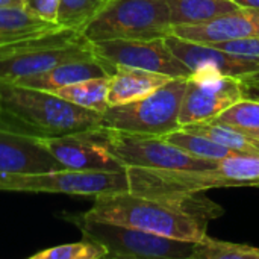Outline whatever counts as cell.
Wrapping results in <instances>:
<instances>
[{
  "label": "cell",
  "instance_id": "1",
  "mask_svg": "<svg viewBox=\"0 0 259 259\" xmlns=\"http://www.w3.org/2000/svg\"><path fill=\"white\" fill-rule=\"evenodd\" d=\"M225 209L203 191L168 196H141L131 191L102 194L87 217L137 228L146 232L199 243L208 234V223Z\"/></svg>",
  "mask_w": 259,
  "mask_h": 259
},
{
  "label": "cell",
  "instance_id": "2",
  "mask_svg": "<svg viewBox=\"0 0 259 259\" xmlns=\"http://www.w3.org/2000/svg\"><path fill=\"white\" fill-rule=\"evenodd\" d=\"M102 126V112L53 93L0 80V129L36 140L88 132Z\"/></svg>",
  "mask_w": 259,
  "mask_h": 259
},
{
  "label": "cell",
  "instance_id": "3",
  "mask_svg": "<svg viewBox=\"0 0 259 259\" xmlns=\"http://www.w3.org/2000/svg\"><path fill=\"white\" fill-rule=\"evenodd\" d=\"M96 58L93 42L74 29H59L46 35L0 46V80L14 82L42 73L58 64Z\"/></svg>",
  "mask_w": 259,
  "mask_h": 259
},
{
  "label": "cell",
  "instance_id": "4",
  "mask_svg": "<svg viewBox=\"0 0 259 259\" xmlns=\"http://www.w3.org/2000/svg\"><path fill=\"white\" fill-rule=\"evenodd\" d=\"M91 41L161 39L173 33L167 0H109L82 29Z\"/></svg>",
  "mask_w": 259,
  "mask_h": 259
},
{
  "label": "cell",
  "instance_id": "5",
  "mask_svg": "<svg viewBox=\"0 0 259 259\" xmlns=\"http://www.w3.org/2000/svg\"><path fill=\"white\" fill-rule=\"evenodd\" d=\"M83 238L103 246L108 258L193 259L196 243L176 240L137 228L90 219L85 214L71 217Z\"/></svg>",
  "mask_w": 259,
  "mask_h": 259
},
{
  "label": "cell",
  "instance_id": "6",
  "mask_svg": "<svg viewBox=\"0 0 259 259\" xmlns=\"http://www.w3.org/2000/svg\"><path fill=\"white\" fill-rule=\"evenodd\" d=\"M188 79L173 77L140 100L109 106L102 114V126L127 134L153 137H164L179 129V111Z\"/></svg>",
  "mask_w": 259,
  "mask_h": 259
},
{
  "label": "cell",
  "instance_id": "7",
  "mask_svg": "<svg viewBox=\"0 0 259 259\" xmlns=\"http://www.w3.org/2000/svg\"><path fill=\"white\" fill-rule=\"evenodd\" d=\"M90 134L124 167L150 170H211L217 167V161L191 156L162 137L127 134L103 126Z\"/></svg>",
  "mask_w": 259,
  "mask_h": 259
},
{
  "label": "cell",
  "instance_id": "8",
  "mask_svg": "<svg viewBox=\"0 0 259 259\" xmlns=\"http://www.w3.org/2000/svg\"><path fill=\"white\" fill-rule=\"evenodd\" d=\"M0 191L21 193H56L83 197H97L129 191L126 170L118 171H83V170H53L29 175H2Z\"/></svg>",
  "mask_w": 259,
  "mask_h": 259
},
{
  "label": "cell",
  "instance_id": "9",
  "mask_svg": "<svg viewBox=\"0 0 259 259\" xmlns=\"http://www.w3.org/2000/svg\"><path fill=\"white\" fill-rule=\"evenodd\" d=\"M249 87L214 68H199L188 79L179 111V124L187 126L197 121L215 118L234 103L243 100Z\"/></svg>",
  "mask_w": 259,
  "mask_h": 259
},
{
  "label": "cell",
  "instance_id": "10",
  "mask_svg": "<svg viewBox=\"0 0 259 259\" xmlns=\"http://www.w3.org/2000/svg\"><path fill=\"white\" fill-rule=\"evenodd\" d=\"M94 55L114 73L115 67L143 68L170 77H191L193 71L161 39H111L93 42Z\"/></svg>",
  "mask_w": 259,
  "mask_h": 259
},
{
  "label": "cell",
  "instance_id": "11",
  "mask_svg": "<svg viewBox=\"0 0 259 259\" xmlns=\"http://www.w3.org/2000/svg\"><path fill=\"white\" fill-rule=\"evenodd\" d=\"M171 52L194 73L199 68H214L225 76L244 82L249 88H259V56L229 53L206 44L190 42L175 35L165 38Z\"/></svg>",
  "mask_w": 259,
  "mask_h": 259
},
{
  "label": "cell",
  "instance_id": "12",
  "mask_svg": "<svg viewBox=\"0 0 259 259\" xmlns=\"http://www.w3.org/2000/svg\"><path fill=\"white\" fill-rule=\"evenodd\" d=\"M41 144L68 170L118 171L126 167L91 134L80 132L39 140Z\"/></svg>",
  "mask_w": 259,
  "mask_h": 259
},
{
  "label": "cell",
  "instance_id": "13",
  "mask_svg": "<svg viewBox=\"0 0 259 259\" xmlns=\"http://www.w3.org/2000/svg\"><path fill=\"white\" fill-rule=\"evenodd\" d=\"M171 35L197 44L255 38L259 36V8H238L208 21L178 24Z\"/></svg>",
  "mask_w": 259,
  "mask_h": 259
},
{
  "label": "cell",
  "instance_id": "14",
  "mask_svg": "<svg viewBox=\"0 0 259 259\" xmlns=\"http://www.w3.org/2000/svg\"><path fill=\"white\" fill-rule=\"evenodd\" d=\"M65 168L39 140L0 129V173L29 175Z\"/></svg>",
  "mask_w": 259,
  "mask_h": 259
},
{
  "label": "cell",
  "instance_id": "15",
  "mask_svg": "<svg viewBox=\"0 0 259 259\" xmlns=\"http://www.w3.org/2000/svg\"><path fill=\"white\" fill-rule=\"evenodd\" d=\"M111 74H112L111 70L96 56L93 59L62 62L42 73L17 79L14 80V83L53 93L59 88H64L67 85H71L85 79L103 77V76H111Z\"/></svg>",
  "mask_w": 259,
  "mask_h": 259
},
{
  "label": "cell",
  "instance_id": "16",
  "mask_svg": "<svg viewBox=\"0 0 259 259\" xmlns=\"http://www.w3.org/2000/svg\"><path fill=\"white\" fill-rule=\"evenodd\" d=\"M171 79L173 77L167 74H161L143 68L118 65L111 74L108 103L109 106H115V105H124L140 100L152 94L153 91H156Z\"/></svg>",
  "mask_w": 259,
  "mask_h": 259
},
{
  "label": "cell",
  "instance_id": "17",
  "mask_svg": "<svg viewBox=\"0 0 259 259\" xmlns=\"http://www.w3.org/2000/svg\"><path fill=\"white\" fill-rule=\"evenodd\" d=\"M65 29L27 12L23 6H0V46Z\"/></svg>",
  "mask_w": 259,
  "mask_h": 259
},
{
  "label": "cell",
  "instance_id": "18",
  "mask_svg": "<svg viewBox=\"0 0 259 259\" xmlns=\"http://www.w3.org/2000/svg\"><path fill=\"white\" fill-rule=\"evenodd\" d=\"M167 3L173 26L208 21L240 8L232 0H167Z\"/></svg>",
  "mask_w": 259,
  "mask_h": 259
},
{
  "label": "cell",
  "instance_id": "19",
  "mask_svg": "<svg viewBox=\"0 0 259 259\" xmlns=\"http://www.w3.org/2000/svg\"><path fill=\"white\" fill-rule=\"evenodd\" d=\"M182 127L185 131H190L194 134H202L237 153H256L259 155V140L250 137L244 131H240L237 127H232L229 124L217 121L215 118L191 123V124H187Z\"/></svg>",
  "mask_w": 259,
  "mask_h": 259
},
{
  "label": "cell",
  "instance_id": "20",
  "mask_svg": "<svg viewBox=\"0 0 259 259\" xmlns=\"http://www.w3.org/2000/svg\"><path fill=\"white\" fill-rule=\"evenodd\" d=\"M111 76L103 77H91L85 79L64 88L53 91V94L91 111L105 112L109 108L108 103V91H109Z\"/></svg>",
  "mask_w": 259,
  "mask_h": 259
},
{
  "label": "cell",
  "instance_id": "21",
  "mask_svg": "<svg viewBox=\"0 0 259 259\" xmlns=\"http://www.w3.org/2000/svg\"><path fill=\"white\" fill-rule=\"evenodd\" d=\"M217 173L228 182L229 188L259 187V155L234 153L217 161Z\"/></svg>",
  "mask_w": 259,
  "mask_h": 259
},
{
  "label": "cell",
  "instance_id": "22",
  "mask_svg": "<svg viewBox=\"0 0 259 259\" xmlns=\"http://www.w3.org/2000/svg\"><path fill=\"white\" fill-rule=\"evenodd\" d=\"M168 143L181 147L191 156L200 158V159H209V161H220L225 159L237 152L215 143L214 140L202 135V134H194L190 131H185L184 127H179L167 135L162 137Z\"/></svg>",
  "mask_w": 259,
  "mask_h": 259
},
{
  "label": "cell",
  "instance_id": "23",
  "mask_svg": "<svg viewBox=\"0 0 259 259\" xmlns=\"http://www.w3.org/2000/svg\"><path fill=\"white\" fill-rule=\"evenodd\" d=\"M193 259H259V247L222 241L206 235L196 243Z\"/></svg>",
  "mask_w": 259,
  "mask_h": 259
},
{
  "label": "cell",
  "instance_id": "24",
  "mask_svg": "<svg viewBox=\"0 0 259 259\" xmlns=\"http://www.w3.org/2000/svg\"><path fill=\"white\" fill-rule=\"evenodd\" d=\"M103 6V0H61L58 24L65 29L80 30Z\"/></svg>",
  "mask_w": 259,
  "mask_h": 259
},
{
  "label": "cell",
  "instance_id": "25",
  "mask_svg": "<svg viewBox=\"0 0 259 259\" xmlns=\"http://www.w3.org/2000/svg\"><path fill=\"white\" fill-rule=\"evenodd\" d=\"M108 258V252L103 246L83 238L79 243L62 244L49 247L32 255L30 259H100Z\"/></svg>",
  "mask_w": 259,
  "mask_h": 259
},
{
  "label": "cell",
  "instance_id": "26",
  "mask_svg": "<svg viewBox=\"0 0 259 259\" xmlns=\"http://www.w3.org/2000/svg\"><path fill=\"white\" fill-rule=\"evenodd\" d=\"M215 120L244 132L259 129V97L258 99L244 97L243 100L234 103L222 114H219Z\"/></svg>",
  "mask_w": 259,
  "mask_h": 259
},
{
  "label": "cell",
  "instance_id": "27",
  "mask_svg": "<svg viewBox=\"0 0 259 259\" xmlns=\"http://www.w3.org/2000/svg\"><path fill=\"white\" fill-rule=\"evenodd\" d=\"M61 0H23V8L32 15L46 21L58 23V11Z\"/></svg>",
  "mask_w": 259,
  "mask_h": 259
},
{
  "label": "cell",
  "instance_id": "28",
  "mask_svg": "<svg viewBox=\"0 0 259 259\" xmlns=\"http://www.w3.org/2000/svg\"><path fill=\"white\" fill-rule=\"evenodd\" d=\"M229 53L237 55H249V56H259V36L255 38H244V39H232V41H223V42H214L206 44Z\"/></svg>",
  "mask_w": 259,
  "mask_h": 259
},
{
  "label": "cell",
  "instance_id": "29",
  "mask_svg": "<svg viewBox=\"0 0 259 259\" xmlns=\"http://www.w3.org/2000/svg\"><path fill=\"white\" fill-rule=\"evenodd\" d=\"M240 8H259V0H232Z\"/></svg>",
  "mask_w": 259,
  "mask_h": 259
},
{
  "label": "cell",
  "instance_id": "30",
  "mask_svg": "<svg viewBox=\"0 0 259 259\" xmlns=\"http://www.w3.org/2000/svg\"><path fill=\"white\" fill-rule=\"evenodd\" d=\"M23 0H0V6H21Z\"/></svg>",
  "mask_w": 259,
  "mask_h": 259
},
{
  "label": "cell",
  "instance_id": "31",
  "mask_svg": "<svg viewBox=\"0 0 259 259\" xmlns=\"http://www.w3.org/2000/svg\"><path fill=\"white\" fill-rule=\"evenodd\" d=\"M246 134H249L250 137H253V138L259 140V129H255V131H247Z\"/></svg>",
  "mask_w": 259,
  "mask_h": 259
},
{
  "label": "cell",
  "instance_id": "32",
  "mask_svg": "<svg viewBox=\"0 0 259 259\" xmlns=\"http://www.w3.org/2000/svg\"><path fill=\"white\" fill-rule=\"evenodd\" d=\"M106 2H109V0H103V5H105V3H106Z\"/></svg>",
  "mask_w": 259,
  "mask_h": 259
}]
</instances>
